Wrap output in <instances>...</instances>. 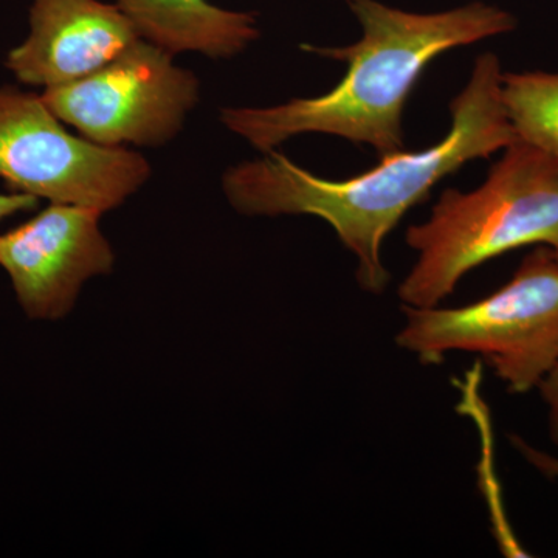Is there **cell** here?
Masks as SVG:
<instances>
[{
  "label": "cell",
  "instance_id": "cell-1",
  "mask_svg": "<svg viewBox=\"0 0 558 558\" xmlns=\"http://www.w3.org/2000/svg\"><path fill=\"white\" fill-rule=\"evenodd\" d=\"M450 110V134L438 145L389 154L365 174L322 179L274 149L231 167L223 174V193L242 215H311L326 220L357 260L360 288L379 295L391 279L381 247L407 211L468 161L487 159L519 138L502 101L501 65L490 51L475 61L468 86Z\"/></svg>",
  "mask_w": 558,
  "mask_h": 558
},
{
  "label": "cell",
  "instance_id": "cell-2",
  "mask_svg": "<svg viewBox=\"0 0 558 558\" xmlns=\"http://www.w3.org/2000/svg\"><path fill=\"white\" fill-rule=\"evenodd\" d=\"M363 27L359 43L339 49L303 46L348 64L328 94L271 108H226L220 120L264 154L295 135H337L373 146L380 157L403 150L402 113L427 65L454 47L515 27L512 14L475 2L444 13L417 14L377 0H348Z\"/></svg>",
  "mask_w": 558,
  "mask_h": 558
},
{
  "label": "cell",
  "instance_id": "cell-3",
  "mask_svg": "<svg viewBox=\"0 0 558 558\" xmlns=\"http://www.w3.org/2000/svg\"><path fill=\"white\" fill-rule=\"evenodd\" d=\"M416 263L399 286L405 306H439L487 260L527 245L558 259V159L517 138L480 189L444 191L432 216L405 233Z\"/></svg>",
  "mask_w": 558,
  "mask_h": 558
},
{
  "label": "cell",
  "instance_id": "cell-4",
  "mask_svg": "<svg viewBox=\"0 0 558 558\" xmlns=\"http://www.w3.org/2000/svg\"><path fill=\"white\" fill-rule=\"evenodd\" d=\"M396 344L425 365L451 352L486 360L506 389L526 395L558 363V259L538 247L523 259L508 284L468 306L413 307L402 304Z\"/></svg>",
  "mask_w": 558,
  "mask_h": 558
},
{
  "label": "cell",
  "instance_id": "cell-5",
  "mask_svg": "<svg viewBox=\"0 0 558 558\" xmlns=\"http://www.w3.org/2000/svg\"><path fill=\"white\" fill-rule=\"evenodd\" d=\"M149 175L140 154L70 134L43 95L0 87V180L11 190L106 213Z\"/></svg>",
  "mask_w": 558,
  "mask_h": 558
},
{
  "label": "cell",
  "instance_id": "cell-6",
  "mask_svg": "<svg viewBox=\"0 0 558 558\" xmlns=\"http://www.w3.org/2000/svg\"><path fill=\"white\" fill-rule=\"evenodd\" d=\"M51 112L102 146H160L199 101V80L148 40L75 83L44 90Z\"/></svg>",
  "mask_w": 558,
  "mask_h": 558
},
{
  "label": "cell",
  "instance_id": "cell-7",
  "mask_svg": "<svg viewBox=\"0 0 558 558\" xmlns=\"http://www.w3.org/2000/svg\"><path fill=\"white\" fill-rule=\"evenodd\" d=\"M101 215L83 205L50 204L0 234V267L28 317H65L84 282L112 270L113 252L100 230Z\"/></svg>",
  "mask_w": 558,
  "mask_h": 558
},
{
  "label": "cell",
  "instance_id": "cell-8",
  "mask_svg": "<svg viewBox=\"0 0 558 558\" xmlns=\"http://www.w3.org/2000/svg\"><path fill=\"white\" fill-rule=\"evenodd\" d=\"M142 39L119 5L100 0H33L31 33L7 54L17 81L44 90L75 83Z\"/></svg>",
  "mask_w": 558,
  "mask_h": 558
},
{
  "label": "cell",
  "instance_id": "cell-9",
  "mask_svg": "<svg viewBox=\"0 0 558 558\" xmlns=\"http://www.w3.org/2000/svg\"><path fill=\"white\" fill-rule=\"evenodd\" d=\"M117 5L142 39L171 54L231 58L259 38L253 14L219 9L208 0H117Z\"/></svg>",
  "mask_w": 558,
  "mask_h": 558
},
{
  "label": "cell",
  "instance_id": "cell-10",
  "mask_svg": "<svg viewBox=\"0 0 558 558\" xmlns=\"http://www.w3.org/2000/svg\"><path fill=\"white\" fill-rule=\"evenodd\" d=\"M502 101L517 137L558 159V73L502 75Z\"/></svg>",
  "mask_w": 558,
  "mask_h": 558
},
{
  "label": "cell",
  "instance_id": "cell-11",
  "mask_svg": "<svg viewBox=\"0 0 558 558\" xmlns=\"http://www.w3.org/2000/svg\"><path fill=\"white\" fill-rule=\"evenodd\" d=\"M512 444L532 468L537 469L539 473L548 476V478L558 481V458L535 449L526 440L517 438V436H512Z\"/></svg>",
  "mask_w": 558,
  "mask_h": 558
},
{
  "label": "cell",
  "instance_id": "cell-12",
  "mask_svg": "<svg viewBox=\"0 0 558 558\" xmlns=\"http://www.w3.org/2000/svg\"><path fill=\"white\" fill-rule=\"evenodd\" d=\"M539 395L548 409L549 435L558 447V363L538 385Z\"/></svg>",
  "mask_w": 558,
  "mask_h": 558
},
{
  "label": "cell",
  "instance_id": "cell-13",
  "mask_svg": "<svg viewBox=\"0 0 558 558\" xmlns=\"http://www.w3.org/2000/svg\"><path fill=\"white\" fill-rule=\"evenodd\" d=\"M38 197L32 194L17 193V191L0 193V222L17 213L32 211L38 207Z\"/></svg>",
  "mask_w": 558,
  "mask_h": 558
}]
</instances>
